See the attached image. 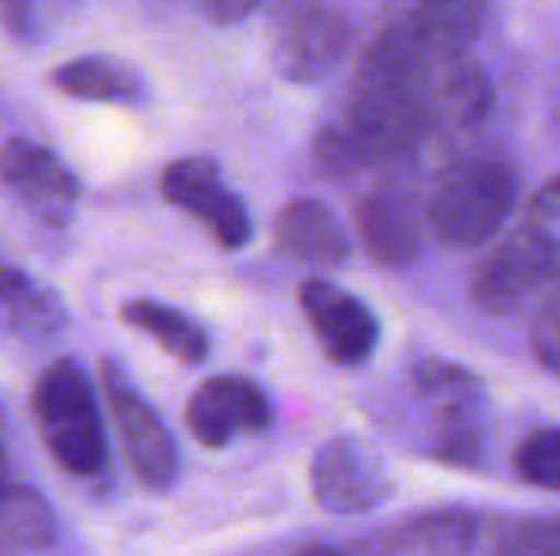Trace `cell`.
Instances as JSON below:
<instances>
[{
    "label": "cell",
    "instance_id": "obj_1",
    "mask_svg": "<svg viewBox=\"0 0 560 556\" xmlns=\"http://www.w3.org/2000/svg\"><path fill=\"white\" fill-rule=\"evenodd\" d=\"M560 184L551 177L528 203L518 226L499 239L472 269V305L492 318L518 311L558 279Z\"/></svg>",
    "mask_w": 560,
    "mask_h": 556
},
{
    "label": "cell",
    "instance_id": "obj_2",
    "mask_svg": "<svg viewBox=\"0 0 560 556\" xmlns=\"http://www.w3.org/2000/svg\"><path fill=\"white\" fill-rule=\"evenodd\" d=\"M518 174L502 157H466L433 187L427 223L450 249L489 246L515 213Z\"/></svg>",
    "mask_w": 560,
    "mask_h": 556
},
{
    "label": "cell",
    "instance_id": "obj_3",
    "mask_svg": "<svg viewBox=\"0 0 560 556\" xmlns=\"http://www.w3.org/2000/svg\"><path fill=\"white\" fill-rule=\"evenodd\" d=\"M33 416L43 446L62 472L75 478H92L102 472L108 456L105 429L89 374L75 360L62 357L39 374L33 387Z\"/></svg>",
    "mask_w": 560,
    "mask_h": 556
},
{
    "label": "cell",
    "instance_id": "obj_4",
    "mask_svg": "<svg viewBox=\"0 0 560 556\" xmlns=\"http://www.w3.org/2000/svg\"><path fill=\"white\" fill-rule=\"evenodd\" d=\"M351 43V16L341 0H282L272 29V62L289 82L328 75Z\"/></svg>",
    "mask_w": 560,
    "mask_h": 556
},
{
    "label": "cell",
    "instance_id": "obj_5",
    "mask_svg": "<svg viewBox=\"0 0 560 556\" xmlns=\"http://www.w3.org/2000/svg\"><path fill=\"white\" fill-rule=\"evenodd\" d=\"M98 377H102L105 403H108L112 419H115V433H118L121 456H125L128 469L135 472V478L144 482L148 488H167V485H174V475H177V449H174L171 433L158 419V413L128 383V377L121 374V367L112 364L108 357L98 364Z\"/></svg>",
    "mask_w": 560,
    "mask_h": 556
},
{
    "label": "cell",
    "instance_id": "obj_6",
    "mask_svg": "<svg viewBox=\"0 0 560 556\" xmlns=\"http://www.w3.org/2000/svg\"><path fill=\"white\" fill-rule=\"evenodd\" d=\"M161 197L197 216L213 242L226 252H236L253 236V220L246 203L223 184L220 167L210 157H180L161 174Z\"/></svg>",
    "mask_w": 560,
    "mask_h": 556
},
{
    "label": "cell",
    "instance_id": "obj_7",
    "mask_svg": "<svg viewBox=\"0 0 560 556\" xmlns=\"http://www.w3.org/2000/svg\"><path fill=\"white\" fill-rule=\"evenodd\" d=\"M0 184L46 226L62 229L79 210L75 174L43 144L10 138L0 144Z\"/></svg>",
    "mask_w": 560,
    "mask_h": 556
},
{
    "label": "cell",
    "instance_id": "obj_8",
    "mask_svg": "<svg viewBox=\"0 0 560 556\" xmlns=\"http://www.w3.org/2000/svg\"><path fill=\"white\" fill-rule=\"evenodd\" d=\"M269 423V397L246 377H210L187 403V429L207 449H223L236 436H256Z\"/></svg>",
    "mask_w": 560,
    "mask_h": 556
},
{
    "label": "cell",
    "instance_id": "obj_9",
    "mask_svg": "<svg viewBox=\"0 0 560 556\" xmlns=\"http://www.w3.org/2000/svg\"><path fill=\"white\" fill-rule=\"evenodd\" d=\"M299 301L305 308V318L322 341L325 354L341 364V367H358L364 364L381 338L374 311L351 292L325 282V279H308L299 292Z\"/></svg>",
    "mask_w": 560,
    "mask_h": 556
},
{
    "label": "cell",
    "instance_id": "obj_10",
    "mask_svg": "<svg viewBox=\"0 0 560 556\" xmlns=\"http://www.w3.org/2000/svg\"><path fill=\"white\" fill-rule=\"evenodd\" d=\"M387 475L381 462L354 439H331L315 452L312 495L331 514H361L387 498Z\"/></svg>",
    "mask_w": 560,
    "mask_h": 556
},
{
    "label": "cell",
    "instance_id": "obj_11",
    "mask_svg": "<svg viewBox=\"0 0 560 556\" xmlns=\"http://www.w3.org/2000/svg\"><path fill=\"white\" fill-rule=\"evenodd\" d=\"M486 20V0H390V29L443 52H469Z\"/></svg>",
    "mask_w": 560,
    "mask_h": 556
},
{
    "label": "cell",
    "instance_id": "obj_12",
    "mask_svg": "<svg viewBox=\"0 0 560 556\" xmlns=\"http://www.w3.org/2000/svg\"><path fill=\"white\" fill-rule=\"evenodd\" d=\"M276 246L292 262L318 265V269H338L351 252L348 233L338 223V216L325 203H318L312 197L289 200L279 210V216H276Z\"/></svg>",
    "mask_w": 560,
    "mask_h": 556
},
{
    "label": "cell",
    "instance_id": "obj_13",
    "mask_svg": "<svg viewBox=\"0 0 560 556\" xmlns=\"http://www.w3.org/2000/svg\"><path fill=\"white\" fill-rule=\"evenodd\" d=\"M354 229L381 265L404 269L420 259L423 223L410 200L397 193H368L354 210Z\"/></svg>",
    "mask_w": 560,
    "mask_h": 556
},
{
    "label": "cell",
    "instance_id": "obj_14",
    "mask_svg": "<svg viewBox=\"0 0 560 556\" xmlns=\"http://www.w3.org/2000/svg\"><path fill=\"white\" fill-rule=\"evenodd\" d=\"M52 88L79 102H138L144 95L141 79L105 56H79L52 69Z\"/></svg>",
    "mask_w": 560,
    "mask_h": 556
},
{
    "label": "cell",
    "instance_id": "obj_15",
    "mask_svg": "<svg viewBox=\"0 0 560 556\" xmlns=\"http://www.w3.org/2000/svg\"><path fill=\"white\" fill-rule=\"evenodd\" d=\"M121 318L135 331L158 341L180 364H200L207 357V351H210L207 331L194 318H187L184 311H177L171 305H161V301H151V298H135V301H125Z\"/></svg>",
    "mask_w": 560,
    "mask_h": 556
},
{
    "label": "cell",
    "instance_id": "obj_16",
    "mask_svg": "<svg viewBox=\"0 0 560 556\" xmlns=\"http://www.w3.org/2000/svg\"><path fill=\"white\" fill-rule=\"evenodd\" d=\"M413 390L436 413V419L476 416L482 410V383L466 367H456L446 360L417 364L413 367Z\"/></svg>",
    "mask_w": 560,
    "mask_h": 556
},
{
    "label": "cell",
    "instance_id": "obj_17",
    "mask_svg": "<svg viewBox=\"0 0 560 556\" xmlns=\"http://www.w3.org/2000/svg\"><path fill=\"white\" fill-rule=\"evenodd\" d=\"M0 311L23 334H52L62 324L59 298L13 265H0Z\"/></svg>",
    "mask_w": 560,
    "mask_h": 556
},
{
    "label": "cell",
    "instance_id": "obj_18",
    "mask_svg": "<svg viewBox=\"0 0 560 556\" xmlns=\"http://www.w3.org/2000/svg\"><path fill=\"white\" fill-rule=\"evenodd\" d=\"M52 514L39 495L30 488H3L0 492V541L10 547H49L52 544Z\"/></svg>",
    "mask_w": 560,
    "mask_h": 556
},
{
    "label": "cell",
    "instance_id": "obj_19",
    "mask_svg": "<svg viewBox=\"0 0 560 556\" xmlns=\"http://www.w3.org/2000/svg\"><path fill=\"white\" fill-rule=\"evenodd\" d=\"M404 544L420 556H459L472 544V521L466 514L420 518L404 531Z\"/></svg>",
    "mask_w": 560,
    "mask_h": 556
},
{
    "label": "cell",
    "instance_id": "obj_20",
    "mask_svg": "<svg viewBox=\"0 0 560 556\" xmlns=\"http://www.w3.org/2000/svg\"><path fill=\"white\" fill-rule=\"evenodd\" d=\"M515 472L522 475V482L545 488V492H558L560 488V433L555 426L535 429L522 439V446L515 449Z\"/></svg>",
    "mask_w": 560,
    "mask_h": 556
},
{
    "label": "cell",
    "instance_id": "obj_21",
    "mask_svg": "<svg viewBox=\"0 0 560 556\" xmlns=\"http://www.w3.org/2000/svg\"><path fill=\"white\" fill-rule=\"evenodd\" d=\"M499 556H560V528L555 518L515 521L502 541Z\"/></svg>",
    "mask_w": 560,
    "mask_h": 556
},
{
    "label": "cell",
    "instance_id": "obj_22",
    "mask_svg": "<svg viewBox=\"0 0 560 556\" xmlns=\"http://www.w3.org/2000/svg\"><path fill=\"white\" fill-rule=\"evenodd\" d=\"M532 341H535V357L541 360V367L548 374L560 370V295L558 279L541 292V305L535 311V328H532Z\"/></svg>",
    "mask_w": 560,
    "mask_h": 556
},
{
    "label": "cell",
    "instance_id": "obj_23",
    "mask_svg": "<svg viewBox=\"0 0 560 556\" xmlns=\"http://www.w3.org/2000/svg\"><path fill=\"white\" fill-rule=\"evenodd\" d=\"M262 0H200L203 13L213 20V23H236L243 20L246 13H253Z\"/></svg>",
    "mask_w": 560,
    "mask_h": 556
},
{
    "label": "cell",
    "instance_id": "obj_24",
    "mask_svg": "<svg viewBox=\"0 0 560 556\" xmlns=\"http://www.w3.org/2000/svg\"><path fill=\"white\" fill-rule=\"evenodd\" d=\"M30 0H0V23L7 33H26L30 29Z\"/></svg>",
    "mask_w": 560,
    "mask_h": 556
},
{
    "label": "cell",
    "instance_id": "obj_25",
    "mask_svg": "<svg viewBox=\"0 0 560 556\" xmlns=\"http://www.w3.org/2000/svg\"><path fill=\"white\" fill-rule=\"evenodd\" d=\"M302 556H345V554H338V551H331V547H315V551H305Z\"/></svg>",
    "mask_w": 560,
    "mask_h": 556
},
{
    "label": "cell",
    "instance_id": "obj_26",
    "mask_svg": "<svg viewBox=\"0 0 560 556\" xmlns=\"http://www.w3.org/2000/svg\"><path fill=\"white\" fill-rule=\"evenodd\" d=\"M7 488V459H3V446H0V492Z\"/></svg>",
    "mask_w": 560,
    "mask_h": 556
}]
</instances>
